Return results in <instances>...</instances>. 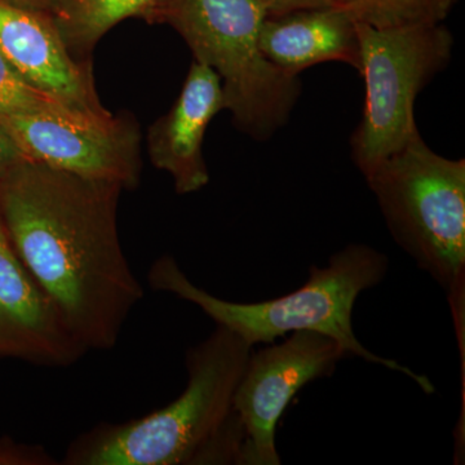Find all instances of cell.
Returning a JSON list of instances; mask_svg holds the SVG:
<instances>
[{"label":"cell","mask_w":465,"mask_h":465,"mask_svg":"<svg viewBox=\"0 0 465 465\" xmlns=\"http://www.w3.org/2000/svg\"><path fill=\"white\" fill-rule=\"evenodd\" d=\"M122 192L29 159L0 177L9 243L85 351L114 348L143 298L119 238Z\"/></svg>","instance_id":"obj_1"},{"label":"cell","mask_w":465,"mask_h":465,"mask_svg":"<svg viewBox=\"0 0 465 465\" xmlns=\"http://www.w3.org/2000/svg\"><path fill=\"white\" fill-rule=\"evenodd\" d=\"M252 347L226 327L186 354L188 384L170 405L124 424H103L72 443L70 465L237 464L243 432L232 411Z\"/></svg>","instance_id":"obj_2"},{"label":"cell","mask_w":465,"mask_h":465,"mask_svg":"<svg viewBox=\"0 0 465 465\" xmlns=\"http://www.w3.org/2000/svg\"><path fill=\"white\" fill-rule=\"evenodd\" d=\"M390 260L367 244H349L333 253L324 268L312 266L307 282L286 295L260 302H234L211 295L192 282L173 256H162L149 271L152 289L197 305L217 326L237 333L251 347L272 344L281 336L313 331L339 342L348 357L362 358L411 379L427 394L434 393L430 378L388 358L376 356L358 341L351 316L358 296L378 286Z\"/></svg>","instance_id":"obj_3"},{"label":"cell","mask_w":465,"mask_h":465,"mask_svg":"<svg viewBox=\"0 0 465 465\" xmlns=\"http://www.w3.org/2000/svg\"><path fill=\"white\" fill-rule=\"evenodd\" d=\"M363 176L397 244L445 290L464 360V159L437 154L419 133Z\"/></svg>","instance_id":"obj_4"},{"label":"cell","mask_w":465,"mask_h":465,"mask_svg":"<svg viewBox=\"0 0 465 465\" xmlns=\"http://www.w3.org/2000/svg\"><path fill=\"white\" fill-rule=\"evenodd\" d=\"M266 16L256 0H162L148 20L173 26L194 61L216 73L234 124L260 142L287 124L302 92L299 76L260 48Z\"/></svg>","instance_id":"obj_5"},{"label":"cell","mask_w":465,"mask_h":465,"mask_svg":"<svg viewBox=\"0 0 465 465\" xmlns=\"http://www.w3.org/2000/svg\"><path fill=\"white\" fill-rule=\"evenodd\" d=\"M365 108L351 134L354 162L365 173L419 134V92L451 60L454 38L442 24L376 29L356 23Z\"/></svg>","instance_id":"obj_6"},{"label":"cell","mask_w":465,"mask_h":465,"mask_svg":"<svg viewBox=\"0 0 465 465\" xmlns=\"http://www.w3.org/2000/svg\"><path fill=\"white\" fill-rule=\"evenodd\" d=\"M0 121L29 161L119 183L124 191L139 185L142 134L133 116L58 108L0 113Z\"/></svg>","instance_id":"obj_7"},{"label":"cell","mask_w":465,"mask_h":465,"mask_svg":"<svg viewBox=\"0 0 465 465\" xmlns=\"http://www.w3.org/2000/svg\"><path fill=\"white\" fill-rule=\"evenodd\" d=\"M347 351L330 336L292 332L280 344L251 351L234 397L232 411L243 432L240 465H280L275 430L284 410L309 382L327 378Z\"/></svg>","instance_id":"obj_8"},{"label":"cell","mask_w":465,"mask_h":465,"mask_svg":"<svg viewBox=\"0 0 465 465\" xmlns=\"http://www.w3.org/2000/svg\"><path fill=\"white\" fill-rule=\"evenodd\" d=\"M0 54L21 78L78 112L106 114L90 66L66 47L50 12L0 0Z\"/></svg>","instance_id":"obj_9"},{"label":"cell","mask_w":465,"mask_h":465,"mask_svg":"<svg viewBox=\"0 0 465 465\" xmlns=\"http://www.w3.org/2000/svg\"><path fill=\"white\" fill-rule=\"evenodd\" d=\"M85 353L17 258L0 222V357L67 367Z\"/></svg>","instance_id":"obj_10"},{"label":"cell","mask_w":465,"mask_h":465,"mask_svg":"<svg viewBox=\"0 0 465 465\" xmlns=\"http://www.w3.org/2000/svg\"><path fill=\"white\" fill-rule=\"evenodd\" d=\"M222 110L225 101L219 76L211 67L193 61L173 108L153 124L148 134L150 161L171 174L179 194L200 192L210 182L203 158L204 134Z\"/></svg>","instance_id":"obj_11"},{"label":"cell","mask_w":465,"mask_h":465,"mask_svg":"<svg viewBox=\"0 0 465 465\" xmlns=\"http://www.w3.org/2000/svg\"><path fill=\"white\" fill-rule=\"evenodd\" d=\"M260 48L272 64L292 75L329 61L361 70L356 23L341 5L266 16Z\"/></svg>","instance_id":"obj_12"},{"label":"cell","mask_w":465,"mask_h":465,"mask_svg":"<svg viewBox=\"0 0 465 465\" xmlns=\"http://www.w3.org/2000/svg\"><path fill=\"white\" fill-rule=\"evenodd\" d=\"M162 0H57L51 15L73 56H85L97 42L130 17L149 20Z\"/></svg>","instance_id":"obj_13"},{"label":"cell","mask_w":465,"mask_h":465,"mask_svg":"<svg viewBox=\"0 0 465 465\" xmlns=\"http://www.w3.org/2000/svg\"><path fill=\"white\" fill-rule=\"evenodd\" d=\"M354 23L376 29L442 24L458 0H339Z\"/></svg>","instance_id":"obj_14"},{"label":"cell","mask_w":465,"mask_h":465,"mask_svg":"<svg viewBox=\"0 0 465 465\" xmlns=\"http://www.w3.org/2000/svg\"><path fill=\"white\" fill-rule=\"evenodd\" d=\"M58 108L67 106L27 84L0 54V113L14 114Z\"/></svg>","instance_id":"obj_15"},{"label":"cell","mask_w":465,"mask_h":465,"mask_svg":"<svg viewBox=\"0 0 465 465\" xmlns=\"http://www.w3.org/2000/svg\"><path fill=\"white\" fill-rule=\"evenodd\" d=\"M268 16H281L302 9L341 5L339 0H256Z\"/></svg>","instance_id":"obj_16"},{"label":"cell","mask_w":465,"mask_h":465,"mask_svg":"<svg viewBox=\"0 0 465 465\" xmlns=\"http://www.w3.org/2000/svg\"><path fill=\"white\" fill-rule=\"evenodd\" d=\"M24 161H26L25 155L23 154L9 134L7 128L0 121V177L5 176L9 170Z\"/></svg>","instance_id":"obj_17"},{"label":"cell","mask_w":465,"mask_h":465,"mask_svg":"<svg viewBox=\"0 0 465 465\" xmlns=\"http://www.w3.org/2000/svg\"><path fill=\"white\" fill-rule=\"evenodd\" d=\"M14 5H21V7L36 9V11L50 12L57 0H8Z\"/></svg>","instance_id":"obj_18"}]
</instances>
